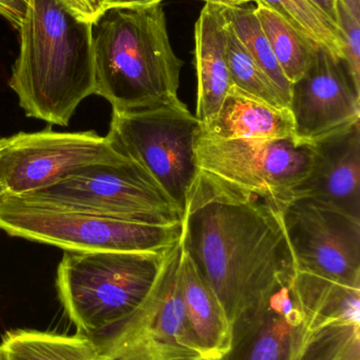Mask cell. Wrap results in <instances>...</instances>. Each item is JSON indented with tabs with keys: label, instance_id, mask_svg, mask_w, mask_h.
Wrapping results in <instances>:
<instances>
[{
	"label": "cell",
	"instance_id": "6da1fadb",
	"mask_svg": "<svg viewBox=\"0 0 360 360\" xmlns=\"http://www.w3.org/2000/svg\"><path fill=\"white\" fill-rule=\"evenodd\" d=\"M181 241L230 326L294 273L280 214L263 198L197 179Z\"/></svg>",
	"mask_w": 360,
	"mask_h": 360
},
{
	"label": "cell",
	"instance_id": "7a4b0ae2",
	"mask_svg": "<svg viewBox=\"0 0 360 360\" xmlns=\"http://www.w3.org/2000/svg\"><path fill=\"white\" fill-rule=\"evenodd\" d=\"M167 251L63 253L56 275L59 300L76 334L92 342L99 360L145 321Z\"/></svg>",
	"mask_w": 360,
	"mask_h": 360
},
{
	"label": "cell",
	"instance_id": "3957f363",
	"mask_svg": "<svg viewBox=\"0 0 360 360\" xmlns=\"http://www.w3.org/2000/svg\"><path fill=\"white\" fill-rule=\"evenodd\" d=\"M92 23L57 0H29L8 86L27 117L67 127L95 93Z\"/></svg>",
	"mask_w": 360,
	"mask_h": 360
},
{
	"label": "cell",
	"instance_id": "277c9868",
	"mask_svg": "<svg viewBox=\"0 0 360 360\" xmlns=\"http://www.w3.org/2000/svg\"><path fill=\"white\" fill-rule=\"evenodd\" d=\"M94 94L112 112H132L179 98L183 60L169 39L162 4L108 8L92 25Z\"/></svg>",
	"mask_w": 360,
	"mask_h": 360
},
{
	"label": "cell",
	"instance_id": "5b68a950",
	"mask_svg": "<svg viewBox=\"0 0 360 360\" xmlns=\"http://www.w3.org/2000/svg\"><path fill=\"white\" fill-rule=\"evenodd\" d=\"M293 255L292 287L309 314L360 323V219L311 198L279 211Z\"/></svg>",
	"mask_w": 360,
	"mask_h": 360
},
{
	"label": "cell",
	"instance_id": "8992f818",
	"mask_svg": "<svg viewBox=\"0 0 360 360\" xmlns=\"http://www.w3.org/2000/svg\"><path fill=\"white\" fill-rule=\"evenodd\" d=\"M293 275L232 326L230 350L219 360H340L360 338L359 323L329 325L306 314Z\"/></svg>",
	"mask_w": 360,
	"mask_h": 360
},
{
	"label": "cell",
	"instance_id": "52a82bcc",
	"mask_svg": "<svg viewBox=\"0 0 360 360\" xmlns=\"http://www.w3.org/2000/svg\"><path fill=\"white\" fill-rule=\"evenodd\" d=\"M0 229L11 236L55 245L71 252H156L181 240L183 226L147 224L103 217L85 212L0 197Z\"/></svg>",
	"mask_w": 360,
	"mask_h": 360
},
{
	"label": "cell",
	"instance_id": "ba28073f",
	"mask_svg": "<svg viewBox=\"0 0 360 360\" xmlns=\"http://www.w3.org/2000/svg\"><path fill=\"white\" fill-rule=\"evenodd\" d=\"M202 124L180 98L132 112H112L108 136L139 165L184 216L198 179L196 143Z\"/></svg>",
	"mask_w": 360,
	"mask_h": 360
},
{
	"label": "cell",
	"instance_id": "9c48e42d",
	"mask_svg": "<svg viewBox=\"0 0 360 360\" xmlns=\"http://www.w3.org/2000/svg\"><path fill=\"white\" fill-rule=\"evenodd\" d=\"M20 198L103 217L147 224H181L183 215L130 158L91 165Z\"/></svg>",
	"mask_w": 360,
	"mask_h": 360
},
{
	"label": "cell",
	"instance_id": "30bf717a",
	"mask_svg": "<svg viewBox=\"0 0 360 360\" xmlns=\"http://www.w3.org/2000/svg\"><path fill=\"white\" fill-rule=\"evenodd\" d=\"M196 160L199 179L266 199L280 211L308 175L311 148L294 139L255 143L217 139L201 130Z\"/></svg>",
	"mask_w": 360,
	"mask_h": 360
},
{
	"label": "cell",
	"instance_id": "8fae6325",
	"mask_svg": "<svg viewBox=\"0 0 360 360\" xmlns=\"http://www.w3.org/2000/svg\"><path fill=\"white\" fill-rule=\"evenodd\" d=\"M125 158L108 135L101 136L94 131L21 132L0 139V184L4 195L23 196L49 188L85 167Z\"/></svg>",
	"mask_w": 360,
	"mask_h": 360
},
{
	"label": "cell",
	"instance_id": "7c38bea8",
	"mask_svg": "<svg viewBox=\"0 0 360 360\" xmlns=\"http://www.w3.org/2000/svg\"><path fill=\"white\" fill-rule=\"evenodd\" d=\"M294 136L309 145L360 120V92L346 63L318 48L306 73L291 84Z\"/></svg>",
	"mask_w": 360,
	"mask_h": 360
},
{
	"label": "cell",
	"instance_id": "4fadbf2b",
	"mask_svg": "<svg viewBox=\"0 0 360 360\" xmlns=\"http://www.w3.org/2000/svg\"><path fill=\"white\" fill-rule=\"evenodd\" d=\"M180 240L167 251L156 300L145 321L101 360H207L188 330L180 295Z\"/></svg>",
	"mask_w": 360,
	"mask_h": 360
},
{
	"label": "cell",
	"instance_id": "5bb4252c",
	"mask_svg": "<svg viewBox=\"0 0 360 360\" xmlns=\"http://www.w3.org/2000/svg\"><path fill=\"white\" fill-rule=\"evenodd\" d=\"M296 198H311L360 219V120L313 143Z\"/></svg>",
	"mask_w": 360,
	"mask_h": 360
},
{
	"label": "cell",
	"instance_id": "9a60e30c",
	"mask_svg": "<svg viewBox=\"0 0 360 360\" xmlns=\"http://www.w3.org/2000/svg\"><path fill=\"white\" fill-rule=\"evenodd\" d=\"M194 44L196 117L204 128L215 120L232 86L226 59V21L219 4H205L194 25Z\"/></svg>",
	"mask_w": 360,
	"mask_h": 360
},
{
	"label": "cell",
	"instance_id": "2e32d148",
	"mask_svg": "<svg viewBox=\"0 0 360 360\" xmlns=\"http://www.w3.org/2000/svg\"><path fill=\"white\" fill-rule=\"evenodd\" d=\"M202 131L221 139L268 143L295 139L287 108H277L232 84L215 120Z\"/></svg>",
	"mask_w": 360,
	"mask_h": 360
},
{
	"label": "cell",
	"instance_id": "e0dca14e",
	"mask_svg": "<svg viewBox=\"0 0 360 360\" xmlns=\"http://www.w3.org/2000/svg\"><path fill=\"white\" fill-rule=\"evenodd\" d=\"M180 295L186 325L205 359L219 360L230 350L232 326L184 249L180 264Z\"/></svg>",
	"mask_w": 360,
	"mask_h": 360
},
{
	"label": "cell",
	"instance_id": "ac0fdd59",
	"mask_svg": "<svg viewBox=\"0 0 360 360\" xmlns=\"http://www.w3.org/2000/svg\"><path fill=\"white\" fill-rule=\"evenodd\" d=\"M0 347L6 360H99L92 342L77 334L13 330L4 334Z\"/></svg>",
	"mask_w": 360,
	"mask_h": 360
},
{
	"label": "cell",
	"instance_id": "d6986e66",
	"mask_svg": "<svg viewBox=\"0 0 360 360\" xmlns=\"http://www.w3.org/2000/svg\"><path fill=\"white\" fill-rule=\"evenodd\" d=\"M255 11L285 77L291 84L297 82L321 46L296 31L274 11L261 4H257Z\"/></svg>",
	"mask_w": 360,
	"mask_h": 360
},
{
	"label": "cell",
	"instance_id": "ffe728a7",
	"mask_svg": "<svg viewBox=\"0 0 360 360\" xmlns=\"http://www.w3.org/2000/svg\"><path fill=\"white\" fill-rule=\"evenodd\" d=\"M219 6L224 19L232 27L245 50L274 82L275 86L283 95V99L289 105L291 82L285 77L273 53L268 37L256 14L255 8H244L243 6H221V4Z\"/></svg>",
	"mask_w": 360,
	"mask_h": 360
},
{
	"label": "cell",
	"instance_id": "44dd1931",
	"mask_svg": "<svg viewBox=\"0 0 360 360\" xmlns=\"http://www.w3.org/2000/svg\"><path fill=\"white\" fill-rule=\"evenodd\" d=\"M283 17L296 31L344 61V46L337 25L311 0H257Z\"/></svg>",
	"mask_w": 360,
	"mask_h": 360
},
{
	"label": "cell",
	"instance_id": "7402d4cb",
	"mask_svg": "<svg viewBox=\"0 0 360 360\" xmlns=\"http://www.w3.org/2000/svg\"><path fill=\"white\" fill-rule=\"evenodd\" d=\"M226 21V20H225ZM226 59L230 80L237 88L277 108H287L274 82L252 58L232 27L226 22Z\"/></svg>",
	"mask_w": 360,
	"mask_h": 360
},
{
	"label": "cell",
	"instance_id": "603a6c76",
	"mask_svg": "<svg viewBox=\"0 0 360 360\" xmlns=\"http://www.w3.org/2000/svg\"><path fill=\"white\" fill-rule=\"evenodd\" d=\"M336 25L344 46V63L360 92V19L356 18L342 0H336Z\"/></svg>",
	"mask_w": 360,
	"mask_h": 360
},
{
	"label": "cell",
	"instance_id": "cb8c5ba5",
	"mask_svg": "<svg viewBox=\"0 0 360 360\" xmlns=\"http://www.w3.org/2000/svg\"><path fill=\"white\" fill-rule=\"evenodd\" d=\"M70 13L86 22L94 23L105 12L107 0H57Z\"/></svg>",
	"mask_w": 360,
	"mask_h": 360
},
{
	"label": "cell",
	"instance_id": "d4e9b609",
	"mask_svg": "<svg viewBox=\"0 0 360 360\" xmlns=\"http://www.w3.org/2000/svg\"><path fill=\"white\" fill-rule=\"evenodd\" d=\"M29 8V0H0V16L17 30L20 27Z\"/></svg>",
	"mask_w": 360,
	"mask_h": 360
},
{
	"label": "cell",
	"instance_id": "484cf974",
	"mask_svg": "<svg viewBox=\"0 0 360 360\" xmlns=\"http://www.w3.org/2000/svg\"><path fill=\"white\" fill-rule=\"evenodd\" d=\"M163 0H107L106 10L116 8H132V6H145L150 4H161Z\"/></svg>",
	"mask_w": 360,
	"mask_h": 360
},
{
	"label": "cell",
	"instance_id": "4316f807",
	"mask_svg": "<svg viewBox=\"0 0 360 360\" xmlns=\"http://www.w3.org/2000/svg\"><path fill=\"white\" fill-rule=\"evenodd\" d=\"M336 23V0H311Z\"/></svg>",
	"mask_w": 360,
	"mask_h": 360
},
{
	"label": "cell",
	"instance_id": "83f0119b",
	"mask_svg": "<svg viewBox=\"0 0 360 360\" xmlns=\"http://www.w3.org/2000/svg\"><path fill=\"white\" fill-rule=\"evenodd\" d=\"M340 360H360V338H355L351 342L350 346Z\"/></svg>",
	"mask_w": 360,
	"mask_h": 360
},
{
	"label": "cell",
	"instance_id": "f1b7e54d",
	"mask_svg": "<svg viewBox=\"0 0 360 360\" xmlns=\"http://www.w3.org/2000/svg\"><path fill=\"white\" fill-rule=\"evenodd\" d=\"M206 4H221V6H243L247 2L257 1V0H203Z\"/></svg>",
	"mask_w": 360,
	"mask_h": 360
},
{
	"label": "cell",
	"instance_id": "f546056e",
	"mask_svg": "<svg viewBox=\"0 0 360 360\" xmlns=\"http://www.w3.org/2000/svg\"><path fill=\"white\" fill-rule=\"evenodd\" d=\"M356 18L360 19V0H342Z\"/></svg>",
	"mask_w": 360,
	"mask_h": 360
},
{
	"label": "cell",
	"instance_id": "4dcf8cb0",
	"mask_svg": "<svg viewBox=\"0 0 360 360\" xmlns=\"http://www.w3.org/2000/svg\"><path fill=\"white\" fill-rule=\"evenodd\" d=\"M0 360H6V357H4V351H2L1 347H0Z\"/></svg>",
	"mask_w": 360,
	"mask_h": 360
},
{
	"label": "cell",
	"instance_id": "1f68e13d",
	"mask_svg": "<svg viewBox=\"0 0 360 360\" xmlns=\"http://www.w3.org/2000/svg\"><path fill=\"white\" fill-rule=\"evenodd\" d=\"M4 188H2L1 184H0V197L4 196Z\"/></svg>",
	"mask_w": 360,
	"mask_h": 360
}]
</instances>
